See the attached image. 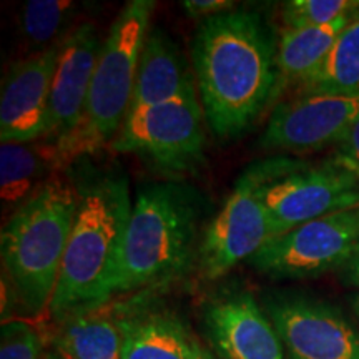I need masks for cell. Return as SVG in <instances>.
Wrapping results in <instances>:
<instances>
[{
    "instance_id": "8992f818",
    "label": "cell",
    "mask_w": 359,
    "mask_h": 359,
    "mask_svg": "<svg viewBox=\"0 0 359 359\" xmlns=\"http://www.w3.org/2000/svg\"><path fill=\"white\" fill-rule=\"evenodd\" d=\"M304 165L302 160L276 155L259 160L245 170L222 210L206 226L198 245L196 259L203 280L215 281L224 276L275 238L259 190L269 180L303 168Z\"/></svg>"
},
{
    "instance_id": "ac0fdd59",
    "label": "cell",
    "mask_w": 359,
    "mask_h": 359,
    "mask_svg": "<svg viewBox=\"0 0 359 359\" xmlns=\"http://www.w3.org/2000/svg\"><path fill=\"white\" fill-rule=\"evenodd\" d=\"M359 17V12L346 15L333 24L303 29H285L278 37L276 70L278 83L273 103H276L293 85H302L320 69L325 58L333 50L343 30ZM273 110V109H271Z\"/></svg>"
},
{
    "instance_id": "9a60e30c",
    "label": "cell",
    "mask_w": 359,
    "mask_h": 359,
    "mask_svg": "<svg viewBox=\"0 0 359 359\" xmlns=\"http://www.w3.org/2000/svg\"><path fill=\"white\" fill-rule=\"evenodd\" d=\"M195 92V74L178 45L161 29L150 30L138 62L130 111L160 105Z\"/></svg>"
},
{
    "instance_id": "ba28073f",
    "label": "cell",
    "mask_w": 359,
    "mask_h": 359,
    "mask_svg": "<svg viewBox=\"0 0 359 359\" xmlns=\"http://www.w3.org/2000/svg\"><path fill=\"white\" fill-rule=\"evenodd\" d=\"M359 245V212L343 210L269 240L248 262L273 280H304L338 271Z\"/></svg>"
},
{
    "instance_id": "4fadbf2b",
    "label": "cell",
    "mask_w": 359,
    "mask_h": 359,
    "mask_svg": "<svg viewBox=\"0 0 359 359\" xmlns=\"http://www.w3.org/2000/svg\"><path fill=\"white\" fill-rule=\"evenodd\" d=\"M60 47L62 40L11 65L0 98L2 143H30L42 138Z\"/></svg>"
},
{
    "instance_id": "8fae6325",
    "label": "cell",
    "mask_w": 359,
    "mask_h": 359,
    "mask_svg": "<svg viewBox=\"0 0 359 359\" xmlns=\"http://www.w3.org/2000/svg\"><path fill=\"white\" fill-rule=\"evenodd\" d=\"M358 118L359 95H299L273 107L259 145L294 155L334 147Z\"/></svg>"
},
{
    "instance_id": "5b68a950",
    "label": "cell",
    "mask_w": 359,
    "mask_h": 359,
    "mask_svg": "<svg viewBox=\"0 0 359 359\" xmlns=\"http://www.w3.org/2000/svg\"><path fill=\"white\" fill-rule=\"evenodd\" d=\"M201 205L190 187L154 183L138 191L125 233L118 293L182 275L198 240Z\"/></svg>"
},
{
    "instance_id": "44dd1931",
    "label": "cell",
    "mask_w": 359,
    "mask_h": 359,
    "mask_svg": "<svg viewBox=\"0 0 359 359\" xmlns=\"http://www.w3.org/2000/svg\"><path fill=\"white\" fill-rule=\"evenodd\" d=\"M75 11L77 4L70 0H29L20 13L22 37L32 47L45 50L65 37Z\"/></svg>"
},
{
    "instance_id": "6da1fadb",
    "label": "cell",
    "mask_w": 359,
    "mask_h": 359,
    "mask_svg": "<svg viewBox=\"0 0 359 359\" xmlns=\"http://www.w3.org/2000/svg\"><path fill=\"white\" fill-rule=\"evenodd\" d=\"M278 40L259 13L235 8L201 20L191 64L205 118L219 140L236 138L273 109Z\"/></svg>"
},
{
    "instance_id": "ffe728a7",
    "label": "cell",
    "mask_w": 359,
    "mask_h": 359,
    "mask_svg": "<svg viewBox=\"0 0 359 359\" xmlns=\"http://www.w3.org/2000/svg\"><path fill=\"white\" fill-rule=\"evenodd\" d=\"M299 92L302 95H359V17L343 30L333 50L299 87Z\"/></svg>"
},
{
    "instance_id": "f1b7e54d",
    "label": "cell",
    "mask_w": 359,
    "mask_h": 359,
    "mask_svg": "<svg viewBox=\"0 0 359 359\" xmlns=\"http://www.w3.org/2000/svg\"><path fill=\"white\" fill-rule=\"evenodd\" d=\"M42 359H64L62 356H58L55 351H48V353H43Z\"/></svg>"
},
{
    "instance_id": "7a4b0ae2",
    "label": "cell",
    "mask_w": 359,
    "mask_h": 359,
    "mask_svg": "<svg viewBox=\"0 0 359 359\" xmlns=\"http://www.w3.org/2000/svg\"><path fill=\"white\" fill-rule=\"evenodd\" d=\"M79 203L50 304L52 318L103 306L118 294L132 198L128 178L93 170L79 178Z\"/></svg>"
},
{
    "instance_id": "52a82bcc",
    "label": "cell",
    "mask_w": 359,
    "mask_h": 359,
    "mask_svg": "<svg viewBox=\"0 0 359 359\" xmlns=\"http://www.w3.org/2000/svg\"><path fill=\"white\" fill-rule=\"evenodd\" d=\"M205 111L198 92L130 111L110 150L133 154L167 175L193 173L205 161Z\"/></svg>"
},
{
    "instance_id": "d4e9b609",
    "label": "cell",
    "mask_w": 359,
    "mask_h": 359,
    "mask_svg": "<svg viewBox=\"0 0 359 359\" xmlns=\"http://www.w3.org/2000/svg\"><path fill=\"white\" fill-rule=\"evenodd\" d=\"M182 7L190 19H198L201 22L219 15V13L235 11V2H230V0H185Z\"/></svg>"
},
{
    "instance_id": "83f0119b",
    "label": "cell",
    "mask_w": 359,
    "mask_h": 359,
    "mask_svg": "<svg viewBox=\"0 0 359 359\" xmlns=\"http://www.w3.org/2000/svg\"><path fill=\"white\" fill-rule=\"evenodd\" d=\"M351 304H353L354 313H356V316L359 318V291L351 298Z\"/></svg>"
},
{
    "instance_id": "2e32d148",
    "label": "cell",
    "mask_w": 359,
    "mask_h": 359,
    "mask_svg": "<svg viewBox=\"0 0 359 359\" xmlns=\"http://www.w3.org/2000/svg\"><path fill=\"white\" fill-rule=\"evenodd\" d=\"M122 359H196V339L180 318L161 309H116Z\"/></svg>"
},
{
    "instance_id": "d6986e66",
    "label": "cell",
    "mask_w": 359,
    "mask_h": 359,
    "mask_svg": "<svg viewBox=\"0 0 359 359\" xmlns=\"http://www.w3.org/2000/svg\"><path fill=\"white\" fill-rule=\"evenodd\" d=\"M53 168L48 148L42 142H6L0 147V193L6 205H20Z\"/></svg>"
},
{
    "instance_id": "9c48e42d",
    "label": "cell",
    "mask_w": 359,
    "mask_h": 359,
    "mask_svg": "<svg viewBox=\"0 0 359 359\" xmlns=\"http://www.w3.org/2000/svg\"><path fill=\"white\" fill-rule=\"evenodd\" d=\"M259 196L271 219L275 238L326 215L356 208L359 180L346 170L326 161L269 180Z\"/></svg>"
},
{
    "instance_id": "e0dca14e",
    "label": "cell",
    "mask_w": 359,
    "mask_h": 359,
    "mask_svg": "<svg viewBox=\"0 0 359 359\" xmlns=\"http://www.w3.org/2000/svg\"><path fill=\"white\" fill-rule=\"evenodd\" d=\"M52 351L64 359H122V333L115 308L75 309L55 318Z\"/></svg>"
},
{
    "instance_id": "603a6c76",
    "label": "cell",
    "mask_w": 359,
    "mask_h": 359,
    "mask_svg": "<svg viewBox=\"0 0 359 359\" xmlns=\"http://www.w3.org/2000/svg\"><path fill=\"white\" fill-rule=\"evenodd\" d=\"M43 339L37 327L25 321L2 323L0 359H42Z\"/></svg>"
},
{
    "instance_id": "4316f807",
    "label": "cell",
    "mask_w": 359,
    "mask_h": 359,
    "mask_svg": "<svg viewBox=\"0 0 359 359\" xmlns=\"http://www.w3.org/2000/svg\"><path fill=\"white\" fill-rule=\"evenodd\" d=\"M196 359H218L213 353H210L203 344L196 341Z\"/></svg>"
},
{
    "instance_id": "484cf974",
    "label": "cell",
    "mask_w": 359,
    "mask_h": 359,
    "mask_svg": "<svg viewBox=\"0 0 359 359\" xmlns=\"http://www.w3.org/2000/svg\"><path fill=\"white\" fill-rule=\"evenodd\" d=\"M338 273L341 278H343L344 283H348L349 286L359 290V245L356 246V250L353 251V255L349 257L348 262L338 269Z\"/></svg>"
},
{
    "instance_id": "7c38bea8",
    "label": "cell",
    "mask_w": 359,
    "mask_h": 359,
    "mask_svg": "<svg viewBox=\"0 0 359 359\" xmlns=\"http://www.w3.org/2000/svg\"><path fill=\"white\" fill-rule=\"evenodd\" d=\"M102 42L92 22L77 25L62 39L48 102L47 123L39 142L55 145L79 127Z\"/></svg>"
},
{
    "instance_id": "3957f363",
    "label": "cell",
    "mask_w": 359,
    "mask_h": 359,
    "mask_svg": "<svg viewBox=\"0 0 359 359\" xmlns=\"http://www.w3.org/2000/svg\"><path fill=\"white\" fill-rule=\"evenodd\" d=\"M77 203L75 180L52 177L17 206L2 230L4 271L35 314L50 311Z\"/></svg>"
},
{
    "instance_id": "cb8c5ba5",
    "label": "cell",
    "mask_w": 359,
    "mask_h": 359,
    "mask_svg": "<svg viewBox=\"0 0 359 359\" xmlns=\"http://www.w3.org/2000/svg\"><path fill=\"white\" fill-rule=\"evenodd\" d=\"M330 161L359 180V118L333 147Z\"/></svg>"
},
{
    "instance_id": "5bb4252c",
    "label": "cell",
    "mask_w": 359,
    "mask_h": 359,
    "mask_svg": "<svg viewBox=\"0 0 359 359\" xmlns=\"http://www.w3.org/2000/svg\"><path fill=\"white\" fill-rule=\"evenodd\" d=\"M206 338L223 359H288L271 318L248 291L215 298L203 313Z\"/></svg>"
},
{
    "instance_id": "30bf717a",
    "label": "cell",
    "mask_w": 359,
    "mask_h": 359,
    "mask_svg": "<svg viewBox=\"0 0 359 359\" xmlns=\"http://www.w3.org/2000/svg\"><path fill=\"white\" fill-rule=\"evenodd\" d=\"M288 359H359V331L333 304L304 294L264 302Z\"/></svg>"
},
{
    "instance_id": "7402d4cb",
    "label": "cell",
    "mask_w": 359,
    "mask_h": 359,
    "mask_svg": "<svg viewBox=\"0 0 359 359\" xmlns=\"http://www.w3.org/2000/svg\"><path fill=\"white\" fill-rule=\"evenodd\" d=\"M359 12V0H291L281 7L285 29H303L333 24Z\"/></svg>"
},
{
    "instance_id": "277c9868",
    "label": "cell",
    "mask_w": 359,
    "mask_h": 359,
    "mask_svg": "<svg viewBox=\"0 0 359 359\" xmlns=\"http://www.w3.org/2000/svg\"><path fill=\"white\" fill-rule=\"evenodd\" d=\"M155 2L132 0L103 39L79 127L65 140L47 145L53 170H64L115 140L132 109L142 48ZM43 143V142H42Z\"/></svg>"
},
{
    "instance_id": "f546056e",
    "label": "cell",
    "mask_w": 359,
    "mask_h": 359,
    "mask_svg": "<svg viewBox=\"0 0 359 359\" xmlns=\"http://www.w3.org/2000/svg\"><path fill=\"white\" fill-rule=\"evenodd\" d=\"M356 210H358V212H359V205H358V206H356Z\"/></svg>"
}]
</instances>
